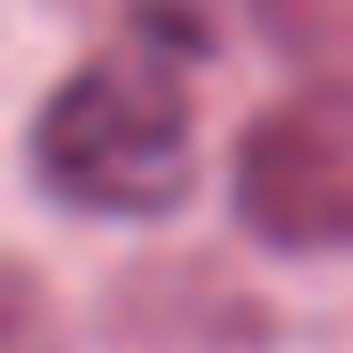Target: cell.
I'll return each mask as SVG.
<instances>
[{"instance_id": "obj_5", "label": "cell", "mask_w": 353, "mask_h": 353, "mask_svg": "<svg viewBox=\"0 0 353 353\" xmlns=\"http://www.w3.org/2000/svg\"><path fill=\"white\" fill-rule=\"evenodd\" d=\"M0 353H63V330H55V306L39 275L24 259L0 267Z\"/></svg>"}, {"instance_id": "obj_4", "label": "cell", "mask_w": 353, "mask_h": 353, "mask_svg": "<svg viewBox=\"0 0 353 353\" xmlns=\"http://www.w3.org/2000/svg\"><path fill=\"white\" fill-rule=\"evenodd\" d=\"M259 39L306 79H353V0H252Z\"/></svg>"}, {"instance_id": "obj_2", "label": "cell", "mask_w": 353, "mask_h": 353, "mask_svg": "<svg viewBox=\"0 0 353 353\" xmlns=\"http://www.w3.org/2000/svg\"><path fill=\"white\" fill-rule=\"evenodd\" d=\"M243 236L283 259L353 252V79H306L267 102L228 157Z\"/></svg>"}, {"instance_id": "obj_1", "label": "cell", "mask_w": 353, "mask_h": 353, "mask_svg": "<svg viewBox=\"0 0 353 353\" xmlns=\"http://www.w3.org/2000/svg\"><path fill=\"white\" fill-rule=\"evenodd\" d=\"M204 48L196 16L141 8L134 39L87 55L39 102L24 157L32 181L79 220H165L196 189V102L181 55Z\"/></svg>"}, {"instance_id": "obj_3", "label": "cell", "mask_w": 353, "mask_h": 353, "mask_svg": "<svg viewBox=\"0 0 353 353\" xmlns=\"http://www.w3.org/2000/svg\"><path fill=\"white\" fill-rule=\"evenodd\" d=\"M110 345L134 353H236L259 345V306L236 299L212 267H134L126 283L102 299Z\"/></svg>"}]
</instances>
